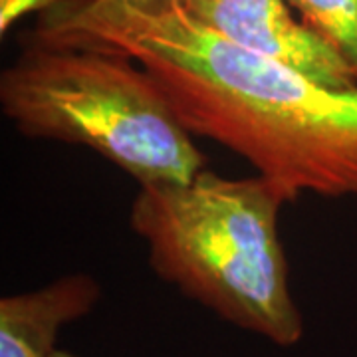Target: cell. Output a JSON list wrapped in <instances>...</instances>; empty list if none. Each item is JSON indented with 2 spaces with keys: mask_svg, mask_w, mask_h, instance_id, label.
<instances>
[{
  "mask_svg": "<svg viewBox=\"0 0 357 357\" xmlns=\"http://www.w3.org/2000/svg\"><path fill=\"white\" fill-rule=\"evenodd\" d=\"M282 204L260 175L227 178L203 169L189 183L139 187L129 222L163 280L218 318L292 347L304 318L288 284Z\"/></svg>",
  "mask_w": 357,
  "mask_h": 357,
  "instance_id": "cell-2",
  "label": "cell"
},
{
  "mask_svg": "<svg viewBox=\"0 0 357 357\" xmlns=\"http://www.w3.org/2000/svg\"><path fill=\"white\" fill-rule=\"evenodd\" d=\"M181 8L232 44L290 66L326 88H357L356 70L296 20L286 0H183Z\"/></svg>",
  "mask_w": 357,
  "mask_h": 357,
  "instance_id": "cell-4",
  "label": "cell"
},
{
  "mask_svg": "<svg viewBox=\"0 0 357 357\" xmlns=\"http://www.w3.org/2000/svg\"><path fill=\"white\" fill-rule=\"evenodd\" d=\"M0 105L26 137L89 147L139 187L203 171L204 155L165 91L119 52L34 36L0 76Z\"/></svg>",
  "mask_w": 357,
  "mask_h": 357,
  "instance_id": "cell-3",
  "label": "cell"
},
{
  "mask_svg": "<svg viewBox=\"0 0 357 357\" xmlns=\"http://www.w3.org/2000/svg\"><path fill=\"white\" fill-rule=\"evenodd\" d=\"M34 36L133 58L191 135L241 155L286 203L302 192L357 197V88H326L183 8L139 14L74 2L44 14Z\"/></svg>",
  "mask_w": 357,
  "mask_h": 357,
  "instance_id": "cell-1",
  "label": "cell"
},
{
  "mask_svg": "<svg viewBox=\"0 0 357 357\" xmlns=\"http://www.w3.org/2000/svg\"><path fill=\"white\" fill-rule=\"evenodd\" d=\"M96 8H114V10H131L139 14H163L181 8L183 0H79Z\"/></svg>",
  "mask_w": 357,
  "mask_h": 357,
  "instance_id": "cell-8",
  "label": "cell"
},
{
  "mask_svg": "<svg viewBox=\"0 0 357 357\" xmlns=\"http://www.w3.org/2000/svg\"><path fill=\"white\" fill-rule=\"evenodd\" d=\"M102 298L89 274H68L34 292L0 300V357H56L62 328L88 316Z\"/></svg>",
  "mask_w": 357,
  "mask_h": 357,
  "instance_id": "cell-5",
  "label": "cell"
},
{
  "mask_svg": "<svg viewBox=\"0 0 357 357\" xmlns=\"http://www.w3.org/2000/svg\"><path fill=\"white\" fill-rule=\"evenodd\" d=\"M357 74V0H286Z\"/></svg>",
  "mask_w": 357,
  "mask_h": 357,
  "instance_id": "cell-6",
  "label": "cell"
},
{
  "mask_svg": "<svg viewBox=\"0 0 357 357\" xmlns=\"http://www.w3.org/2000/svg\"><path fill=\"white\" fill-rule=\"evenodd\" d=\"M79 0H0V32L6 34L18 20L34 13H52Z\"/></svg>",
  "mask_w": 357,
  "mask_h": 357,
  "instance_id": "cell-7",
  "label": "cell"
},
{
  "mask_svg": "<svg viewBox=\"0 0 357 357\" xmlns=\"http://www.w3.org/2000/svg\"><path fill=\"white\" fill-rule=\"evenodd\" d=\"M56 357H76V356H72V354H68V351H58Z\"/></svg>",
  "mask_w": 357,
  "mask_h": 357,
  "instance_id": "cell-9",
  "label": "cell"
}]
</instances>
